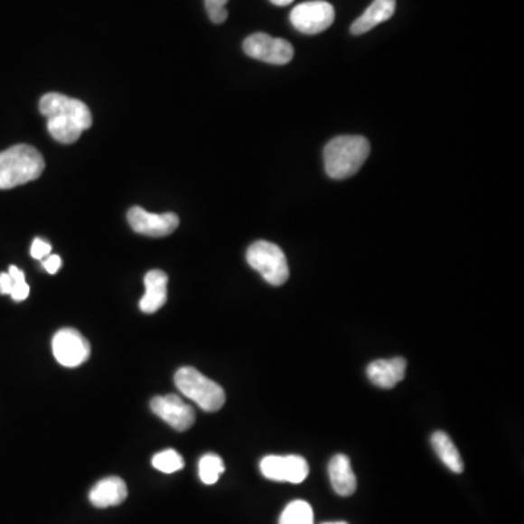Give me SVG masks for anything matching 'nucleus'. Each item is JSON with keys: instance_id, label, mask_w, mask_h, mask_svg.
I'll return each instance as SVG.
<instances>
[{"instance_id": "f257e3e1", "label": "nucleus", "mask_w": 524, "mask_h": 524, "mask_svg": "<svg viewBox=\"0 0 524 524\" xmlns=\"http://www.w3.org/2000/svg\"><path fill=\"white\" fill-rule=\"evenodd\" d=\"M40 111L47 117V128L52 139L63 145L75 143L92 126V114L85 102L57 92L42 98Z\"/></svg>"}, {"instance_id": "f03ea898", "label": "nucleus", "mask_w": 524, "mask_h": 524, "mask_svg": "<svg viewBox=\"0 0 524 524\" xmlns=\"http://www.w3.org/2000/svg\"><path fill=\"white\" fill-rule=\"evenodd\" d=\"M370 154V143L363 136H338L323 150L325 171L332 180L356 175Z\"/></svg>"}, {"instance_id": "7ed1b4c3", "label": "nucleus", "mask_w": 524, "mask_h": 524, "mask_svg": "<svg viewBox=\"0 0 524 524\" xmlns=\"http://www.w3.org/2000/svg\"><path fill=\"white\" fill-rule=\"evenodd\" d=\"M45 168L44 157L30 145H16L0 154V190L35 181Z\"/></svg>"}, {"instance_id": "20e7f679", "label": "nucleus", "mask_w": 524, "mask_h": 524, "mask_svg": "<svg viewBox=\"0 0 524 524\" xmlns=\"http://www.w3.org/2000/svg\"><path fill=\"white\" fill-rule=\"evenodd\" d=\"M175 385L183 397L192 399L204 411L216 412L225 405L226 393L223 388L194 367H182L176 371Z\"/></svg>"}, {"instance_id": "39448f33", "label": "nucleus", "mask_w": 524, "mask_h": 524, "mask_svg": "<svg viewBox=\"0 0 524 524\" xmlns=\"http://www.w3.org/2000/svg\"><path fill=\"white\" fill-rule=\"evenodd\" d=\"M247 261L255 271L261 274L268 285L278 287L285 285L290 277L285 252L281 251L278 245L267 240H257L248 248Z\"/></svg>"}, {"instance_id": "423d86ee", "label": "nucleus", "mask_w": 524, "mask_h": 524, "mask_svg": "<svg viewBox=\"0 0 524 524\" xmlns=\"http://www.w3.org/2000/svg\"><path fill=\"white\" fill-rule=\"evenodd\" d=\"M335 19L333 6L325 0H312L297 5L290 14V23L299 33L306 35L321 34L328 30Z\"/></svg>"}, {"instance_id": "0eeeda50", "label": "nucleus", "mask_w": 524, "mask_h": 524, "mask_svg": "<svg viewBox=\"0 0 524 524\" xmlns=\"http://www.w3.org/2000/svg\"><path fill=\"white\" fill-rule=\"evenodd\" d=\"M244 51L255 61L277 66L290 63L295 56V50L290 42L283 38L271 37L266 33L249 35L244 42Z\"/></svg>"}, {"instance_id": "6e6552de", "label": "nucleus", "mask_w": 524, "mask_h": 524, "mask_svg": "<svg viewBox=\"0 0 524 524\" xmlns=\"http://www.w3.org/2000/svg\"><path fill=\"white\" fill-rule=\"evenodd\" d=\"M52 354L64 367H78L90 356V345L82 333L63 328L52 338Z\"/></svg>"}, {"instance_id": "1a4fd4ad", "label": "nucleus", "mask_w": 524, "mask_h": 524, "mask_svg": "<svg viewBox=\"0 0 524 524\" xmlns=\"http://www.w3.org/2000/svg\"><path fill=\"white\" fill-rule=\"evenodd\" d=\"M262 475L276 482L300 483L309 475V464L302 456H266L259 464Z\"/></svg>"}, {"instance_id": "9d476101", "label": "nucleus", "mask_w": 524, "mask_h": 524, "mask_svg": "<svg viewBox=\"0 0 524 524\" xmlns=\"http://www.w3.org/2000/svg\"><path fill=\"white\" fill-rule=\"evenodd\" d=\"M127 220L135 232L150 238L171 235L180 226V218L175 213L154 214L142 207H131L128 210Z\"/></svg>"}, {"instance_id": "9b49d317", "label": "nucleus", "mask_w": 524, "mask_h": 524, "mask_svg": "<svg viewBox=\"0 0 524 524\" xmlns=\"http://www.w3.org/2000/svg\"><path fill=\"white\" fill-rule=\"evenodd\" d=\"M150 408L154 416L164 419L173 430L187 431L194 426L195 412L178 395L154 397L150 401Z\"/></svg>"}, {"instance_id": "f8f14e48", "label": "nucleus", "mask_w": 524, "mask_h": 524, "mask_svg": "<svg viewBox=\"0 0 524 524\" xmlns=\"http://www.w3.org/2000/svg\"><path fill=\"white\" fill-rule=\"evenodd\" d=\"M407 371V360L395 357L390 360H376L367 367V376L373 385L392 389L398 383L402 382Z\"/></svg>"}, {"instance_id": "ddd939ff", "label": "nucleus", "mask_w": 524, "mask_h": 524, "mask_svg": "<svg viewBox=\"0 0 524 524\" xmlns=\"http://www.w3.org/2000/svg\"><path fill=\"white\" fill-rule=\"evenodd\" d=\"M127 485L118 476H109L99 481L89 492V501L97 509L120 506L127 498Z\"/></svg>"}, {"instance_id": "4468645a", "label": "nucleus", "mask_w": 524, "mask_h": 524, "mask_svg": "<svg viewBox=\"0 0 524 524\" xmlns=\"http://www.w3.org/2000/svg\"><path fill=\"white\" fill-rule=\"evenodd\" d=\"M146 293L140 300V311L145 313H154L159 311L168 300V276L161 270H152L145 277Z\"/></svg>"}, {"instance_id": "2eb2a0df", "label": "nucleus", "mask_w": 524, "mask_h": 524, "mask_svg": "<svg viewBox=\"0 0 524 524\" xmlns=\"http://www.w3.org/2000/svg\"><path fill=\"white\" fill-rule=\"evenodd\" d=\"M331 485L341 497H350L357 490V478L352 472L351 462L345 454H337L328 466Z\"/></svg>"}, {"instance_id": "dca6fc26", "label": "nucleus", "mask_w": 524, "mask_h": 524, "mask_svg": "<svg viewBox=\"0 0 524 524\" xmlns=\"http://www.w3.org/2000/svg\"><path fill=\"white\" fill-rule=\"evenodd\" d=\"M397 9V0H373V4L364 11L363 15L352 23L351 34H366L379 23H385L392 18Z\"/></svg>"}, {"instance_id": "f3484780", "label": "nucleus", "mask_w": 524, "mask_h": 524, "mask_svg": "<svg viewBox=\"0 0 524 524\" xmlns=\"http://www.w3.org/2000/svg\"><path fill=\"white\" fill-rule=\"evenodd\" d=\"M431 445L435 449L440 461L454 473H462L463 472V461H462L461 454L456 449V445L452 442V438L445 435L444 431H435V435H431Z\"/></svg>"}, {"instance_id": "a211bd4d", "label": "nucleus", "mask_w": 524, "mask_h": 524, "mask_svg": "<svg viewBox=\"0 0 524 524\" xmlns=\"http://www.w3.org/2000/svg\"><path fill=\"white\" fill-rule=\"evenodd\" d=\"M278 524H313V510L304 500L292 501L281 513Z\"/></svg>"}, {"instance_id": "6ab92c4d", "label": "nucleus", "mask_w": 524, "mask_h": 524, "mask_svg": "<svg viewBox=\"0 0 524 524\" xmlns=\"http://www.w3.org/2000/svg\"><path fill=\"white\" fill-rule=\"evenodd\" d=\"M223 472H225V463L218 454H209L200 459L199 475L202 483L213 485L218 482Z\"/></svg>"}, {"instance_id": "aec40b11", "label": "nucleus", "mask_w": 524, "mask_h": 524, "mask_svg": "<svg viewBox=\"0 0 524 524\" xmlns=\"http://www.w3.org/2000/svg\"><path fill=\"white\" fill-rule=\"evenodd\" d=\"M152 464L154 469L164 473H173L183 468V459L175 450H164L161 454H154Z\"/></svg>"}, {"instance_id": "412c9836", "label": "nucleus", "mask_w": 524, "mask_h": 524, "mask_svg": "<svg viewBox=\"0 0 524 524\" xmlns=\"http://www.w3.org/2000/svg\"><path fill=\"white\" fill-rule=\"evenodd\" d=\"M9 276L14 280V288H12L11 297L15 302H23L30 296V285H26L25 274L19 270L18 267H9Z\"/></svg>"}, {"instance_id": "4be33fe9", "label": "nucleus", "mask_w": 524, "mask_h": 524, "mask_svg": "<svg viewBox=\"0 0 524 524\" xmlns=\"http://www.w3.org/2000/svg\"><path fill=\"white\" fill-rule=\"evenodd\" d=\"M229 0H204L207 15L213 23H223L228 19L229 14L226 11V4Z\"/></svg>"}, {"instance_id": "5701e85b", "label": "nucleus", "mask_w": 524, "mask_h": 524, "mask_svg": "<svg viewBox=\"0 0 524 524\" xmlns=\"http://www.w3.org/2000/svg\"><path fill=\"white\" fill-rule=\"evenodd\" d=\"M51 254V245L47 240L37 238L31 245V257L35 259H44Z\"/></svg>"}, {"instance_id": "b1692460", "label": "nucleus", "mask_w": 524, "mask_h": 524, "mask_svg": "<svg viewBox=\"0 0 524 524\" xmlns=\"http://www.w3.org/2000/svg\"><path fill=\"white\" fill-rule=\"evenodd\" d=\"M42 261L45 271L50 274H56L61 267V258L59 255H49V257H45Z\"/></svg>"}, {"instance_id": "393cba45", "label": "nucleus", "mask_w": 524, "mask_h": 524, "mask_svg": "<svg viewBox=\"0 0 524 524\" xmlns=\"http://www.w3.org/2000/svg\"><path fill=\"white\" fill-rule=\"evenodd\" d=\"M12 288H14V280L9 273H0V295L11 296Z\"/></svg>"}, {"instance_id": "a878e982", "label": "nucleus", "mask_w": 524, "mask_h": 524, "mask_svg": "<svg viewBox=\"0 0 524 524\" xmlns=\"http://www.w3.org/2000/svg\"><path fill=\"white\" fill-rule=\"evenodd\" d=\"M270 2L276 6H287V5L293 4L295 0H270Z\"/></svg>"}, {"instance_id": "bb28decb", "label": "nucleus", "mask_w": 524, "mask_h": 524, "mask_svg": "<svg viewBox=\"0 0 524 524\" xmlns=\"http://www.w3.org/2000/svg\"><path fill=\"white\" fill-rule=\"evenodd\" d=\"M323 524H349V523H345V521H331V523H323Z\"/></svg>"}]
</instances>
